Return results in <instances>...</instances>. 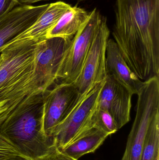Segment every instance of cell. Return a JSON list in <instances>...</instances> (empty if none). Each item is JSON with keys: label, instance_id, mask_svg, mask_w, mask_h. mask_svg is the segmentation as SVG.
Listing matches in <instances>:
<instances>
[{"label": "cell", "instance_id": "1", "mask_svg": "<svg viewBox=\"0 0 159 160\" xmlns=\"http://www.w3.org/2000/svg\"><path fill=\"white\" fill-rule=\"evenodd\" d=\"M113 36L142 81L159 77V0H116Z\"/></svg>", "mask_w": 159, "mask_h": 160}, {"label": "cell", "instance_id": "2", "mask_svg": "<svg viewBox=\"0 0 159 160\" xmlns=\"http://www.w3.org/2000/svg\"><path fill=\"white\" fill-rule=\"evenodd\" d=\"M43 94L23 99L0 126V133L28 160H38L58 148L43 123Z\"/></svg>", "mask_w": 159, "mask_h": 160}, {"label": "cell", "instance_id": "3", "mask_svg": "<svg viewBox=\"0 0 159 160\" xmlns=\"http://www.w3.org/2000/svg\"><path fill=\"white\" fill-rule=\"evenodd\" d=\"M36 43L22 40L5 45L1 50L0 101L13 102L43 93L35 79Z\"/></svg>", "mask_w": 159, "mask_h": 160}, {"label": "cell", "instance_id": "4", "mask_svg": "<svg viewBox=\"0 0 159 160\" xmlns=\"http://www.w3.org/2000/svg\"><path fill=\"white\" fill-rule=\"evenodd\" d=\"M137 95L136 115L121 160H141L146 134L159 114V77L143 81Z\"/></svg>", "mask_w": 159, "mask_h": 160}, {"label": "cell", "instance_id": "5", "mask_svg": "<svg viewBox=\"0 0 159 160\" xmlns=\"http://www.w3.org/2000/svg\"><path fill=\"white\" fill-rule=\"evenodd\" d=\"M101 19L97 8L89 12L87 20L63 52L56 73V80L68 83L74 82L80 74Z\"/></svg>", "mask_w": 159, "mask_h": 160}, {"label": "cell", "instance_id": "6", "mask_svg": "<svg viewBox=\"0 0 159 160\" xmlns=\"http://www.w3.org/2000/svg\"><path fill=\"white\" fill-rule=\"evenodd\" d=\"M109 35L106 18L102 17L80 74L73 83L80 95L106 78L105 57Z\"/></svg>", "mask_w": 159, "mask_h": 160}, {"label": "cell", "instance_id": "7", "mask_svg": "<svg viewBox=\"0 0 159 160\" xmlns=\"http://www.w3.org/2000/svg\"><path fill=\"white\" fill-rule=\"evenodd\" d=\"M80 96L73 83L63 82L44 92L43 123L47 135L53 137L55 130L73 109Z\"/></svg>", "mask_w": 159, "mask_h": 160}, {"label": "cell", "instance_id": "8", "mask_svg": "<svg viewBox=\"0 0 159 160\" xmlns=\"http://www.w3.org/2000/svg\"><path fill=\"white\" fill-rule=\"evenodd\" d=\"M104 81L96 84L80 95L73 109L57 127L53 137L59 149L64 148L71 142L97 108Z\"/></svg>", "mask_w": 159, "mask_h": 160}, {"label": "cell", "instance_id": "9", "mask_svg": "<svg viewBox=\"0 0 159 160\" xmlns=\"http://www.w3.org/2000/svg\"><path fill=\"white\" fill-rule=\"evenodd\" d=\"M71 40L54 37L36 43L35 79L38 89L43 93L55 83L60 62Z\"/></svg>", "mask_w": 159, "mask_h": 160}, {"label": "cell", "instance_id": "10", "mask_svg": "<svg viewBox=\"0 0 159 160\" xmlns=\"http://www.w3.org/2000/svg\"><path fill=\"white\" fill-rule=\"evenodd\" d=\"M133 95L113 77L106 75L99 95L97 108L108 112L119 130L130 121Z\"/></svg>", "mask_w": 159, "mask_h": 160}, {"label": "cell", "instance_id": "11", "mask_svg": "<svg viewBox=\"0 0 159 160\" xmlns=\"http://www.w3.org/2000/svg\"><path fill=\"white\" fill-rule=\"evenodd\" d=\"M49 5H20L0 19V52L7 43L33 24Z\"/></svg>", "mask_w": 159, "mask_h": 160}, {"label": "cell", "instance_id": "12", "mask_svg": "<svg viewBox=\"0 0 159 160\" xmlns=\"http://www.w3.org/2000/svg\"><path fill=\"white\" fill-rule=\"evenodd\" d=\"M106 75L111 76L133 94H137L143 81L132 71L115 40L108 39L105 57Z\"/></svg>", "mask_w": 159, "mask_h": 160}, {"label": "cell", "instance_id": "13", "mask_svg": "<svg viewBox=\"0 0 159 160\" xmlns=\"http://www.w3.org/2000/svg\"><path fill=\"white\" fill-rule=\"evenodd\" d=\"M71 7L70 5L63 2L49 4L46 9L33 24L6 45L22 40L37 42L45 39L48 33Z\"/></svg>", "mask_w": 159, "mask_h": 160}, {"label": "cell", "instance_id": "14", "mask_svg": "<svg viewBox=\"0 0 159 160\" xmlns=\"http://www.w3.org/2000/svg\"><path fill=\"white\" fill-rule=\"evenodd\" d=\"M108 136L95 128L86 129L77 133L66 147L59 150L68 157L78 160L84 155L94 153Z\"/></svg>", "mask_w": 159, "mask_h": 160}, {"label": "cell", "instance_id": "15", "mask_svg": "<svg viewBox=\"0 0 159 160\" xmlns=\"http://www.w3.org/2000/svg\"><path fill=\"white\" fill-rule=\"evenodd\" d=\"M89 16V13L83 8L71 7L48 33L46 38L59 37L72 40L87 20Z\"/></svg>", "mask_w": 159, "mask_h": 160}, {"label": "cell", "instance_id": "16", "mask_svg": "<svg viewBox=\"0 0 159 160\" xmlns=\"http://www.w3.org/2000/svg\"><path fill=\"white\" fill-rule=\"evenodd\" d=\"M141 160H159V114L151 121L146 134Z\"/></svg>", "mask_w": 159, "mask_h": 160}, {"label": "cell", "instance_id": "17", "mask_svg": "<svg viewBox=\"0 0 159 160\" xmlns=\"http://www.w3.org/2000/svg\"><path fill=\"white\" fill-rule=\"evenodd\" d=\"M91 128L99 129L109 135L115 133L119 130L113 117L106 111L97 108V106L79 132Z\"/></svg>", "mask_w": 159, "mask_h": 160}, {"label": "cell", "instance_id": "18", "mask_svg": "<svg viewBox=\"0 0 159 160\" xmlns=\"http://www.w3.org/2000/svg\"><path fill=\"white\" fill-rule=\"evenodd\" d=\"M16 157L24 158L12 144L0 133V160Z\"/></svg>", "mask_w": 159, "mask_h": 160}, {"label": "cell", "instance_id": "19", "mask_svg": "<svg viewBox=\"0 0 159 160\" xmlns=\"http://www.w3.org/2000/svg\"><path fill=\"white\" fill-rule=\"evenodd\" d=\"M17 4V0H0V19L10 12Z\"/></svg>", "mask_w": 159, "mask_h": 160}, {"label": "cell", "instance_id": "20", "mask_svg": "<svg viewBox=\"0 0 159 160\" xmlns=\"http://www.w3.org/2000/svg\"><path fill=\"white\" fill-rule=\"evenodd\" d=\"M38 160H78L68 157L61 152L58 148L55 149L53 152Z\"/></svg>", "mask_w": 159, "mask_h": 160}, {"label": "cell", "instance_id": "21", "mask_svg": "<svg viewBox=\"0 0 159 160\" xmlns=\"http://www.w3.org/2000/svg\"><path fill=\"white\" fill-rule=\"evenodd\" d=\"M22 99L13 102H10L8 101H0V114L6 111L9 107H11L12 105L16 102H19L23 100Z\"/></svg>", "mask_w": 159, "mask_h": 160}, {"label": "cell", "instance_id": "22", "mask_svg": "<svg viewBox=\"0 0 159 160\" xmlns=\"http://www.w3.org/2000/svg\"><path fill=\"white\" fill-rule=\"evenodd\" d=\"M20 102H19L15 103V104L12 105L11 107H9L6 111L0 114V126H1L2 123L3 122L4 120L7 117V116L10 113V112H11Z\"/></svg>", "mask_w": 159, "mask_h": 160}, {"label": "cell", "instance_id": "23", "mask_svg": "<svg viewBox=\"0 0 159 160\" xmlns=\"http://www.w3.org/2000/svg\"><path fill=\"white\" fill-rule=\"evenodd\" d=\"M42 1H47V0H17V2L18 4L29 5V4H32L33 3Z\"/></svg>", "mask_w": 159, "mask_h": 160}, {"label": "cell", "instance_id": "24", "mask_svg": "<svg viewBox=\"0 0 159 160\" xmlns=\"http://www.w3.org/2000/svg\"><path fill=\"white\" fill-rule=\"evenodd\" d=\"M5 160H28L25 158L21 157H16L15 158H11Z\"/></svg>", "mask_w": 159, "mask_h": 160}, {"label": "cell", "instance_id": "25", "mask_svg": "<svg viewBox=\"0 0 159 160\" xmlns=\"http://www.w3.org/2000/svg\"><path fill=\"white\" fill-rule=\"evenodd\" d=\"M1 62H2V58H1V52H0V65H1Z\"/></svg>", "mask_w": 159, "mask_h": 160}, {"label": "cell", "instance_id": "26", "mask_svg": "<svg viewBox=\"0 0 159 160\" xmlns=\"http://www.w3.org/2000/svg\"><path fill=\"white\" fill-rule=\"evenodd\" d=\"M78 2H81V1H84V0H77Z\"/></svg>", "mask_w": 159, "mask_h": 160}]
</instances>
